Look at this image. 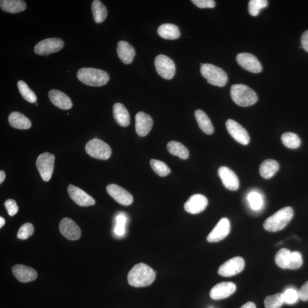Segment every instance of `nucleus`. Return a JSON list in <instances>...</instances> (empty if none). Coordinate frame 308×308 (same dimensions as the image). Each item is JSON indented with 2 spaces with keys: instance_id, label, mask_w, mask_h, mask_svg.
I'll return each instance as SVG.
<instances>
[{
  "instance_id": "nucleus-12",
  "label": "nucleus",
  "mask_w": 308,
  "mask_h": 308,
  "mask_svg": "<svg viewBox=\"0 0 308 308\" xmlns=\"http://www.w3.org/2000/svg\"><path fill=\"white\" fill-rule=\"evenodd\" d=\"M237 61L240 66L252 73H258L262 70V66L259 61L250 53H239L237 57Z\"/></svg>"
},
{
  "instance_id": "nucleus-21",
  "label": "nucleus",
  "mask_w": 308,
  "mask_h": 308,
  "mask_svg": "<svg viewBox=\"0 0 308 308\" xmlns=\"http://www.w3.org/2000/svg\"><path fill=\"white\" fill-rule=\"evenodd\" d=\"M12 272L14 277L22 283H28L35 280L38 276L36 270L21 264L13 266Z\"/></svg>"
},
{
  "instance_id": "nucleus-19",
  "label": "nucleus",
  "mask_w": 308,
  "mask_h": 308,
  "mask_svg": "<svg viewBox=\"0 0 308 308\" xmlns=\"http://www.w3.org/2000/svg\"><path fill=\"white\" fill-rule=\"evenodd\" d=\"M218 174L226 188L231 191H236L239 188V179L233 170L226 166L220 167L218 170Z\"/></svg>"
},
{
  "instance_id": "nucleus-27",
  "label": "nucleus",
  "mask_w": 308,
  "mask_h": 308,
  "mask_svg": "<svg viewBox=\"0 0 308 308\" xmlns=\"http://www.w3.org/2000/svg\"><path fill=\"white\" fill-rule=\"evenodd\" d=\"M195 117L199 127L205 134L211 135L214 132V128L211 120L202 110H196Z\"/></svg>"
},
{
  "instance_id": "nucleus-38",
  "label": "nucleus",
  "mask_w": 308,
  "mask_h": 308,
  "mask_svg": "<svg viewBox=\"0 0 308 308\" xmlns=\"http://www.w3.org/2000/svg\"><path fill=\"white\" fill-rule=\"evenodd\" d=\"M303 265V257L299 252H292L289 258L288 269H297L301 267Z\"/></svg>"
},
{
  "instance_id": "nucleus-35",
  "label": "nucleus",
  "mask_w": 308,
  "mask_h": 308,
  "mask_svg": "<svg viewBox=\"0 0 308 308\" xmlns=\"http://www.w3.org/2000/svg\"><path fill=\"white\" fill-rule=\"evenodd\" d=\"M284 303L283 294L279 293L267 296L264 300V306L265 308H280Z\"/></svg>"
},
{
  "instance_id": "nucleus-41",
  "label": "nucleus",
  "mask_w": 308,
  "mask_h": 308,
  "mask_svg": "<svg viewBox=\"0 0 308 308\" xmlns=\"http://www.w3.org/2000/svg\"><path fill=\"white\" fill-rule=\"evenodd\" d=\"M284 303L294 304L298 302L299 299V293L294 289H288L283 294Z\"/></svg>"
},
{
  "instance_id": "nucleus-28",
  "label": "nucleus",
  "mask_w": 308,
  "mask_h": 308,
  "mask_svg": "<svg viewBox=\"0 0 308 308\" xmlns=\"http://www.w3.org/2000/svg\"><path fill=\"white\" fill-rule=\"evenodd\" d=\"M158 33L163 39L166 40H176L181 36L178 26L171 24H165L160 26Z\"/></svg>"
},
{
  "instance_id": "nucleus-46",
  "label": "nucleus",
  "mask_w": 308,
  "mask_h": 308,
  "mask_svg": "<svg viewBox=\"0 0 308 308\" xmlns=\"http://www.w3.org/2000/svg\"><path fill=\"white\" fill-rule=\"evenodd\" d=\"M125 233V226L117 224L115 228V233L119 236H123Z\"/></svg>"
},
{
  "instance_id": "nucleus-30",
  "label": "nucleus",
  "mask_w": 308,
  "mask_h": 308,
  "mask_svg": "<svg viewBox=\"0 0 308 308\" xmlns=\"http://www.w3.org/2000/svg\"><path fill=\"white\" fill-rule=\"evenodd\" d=\"M91 10L95 22L102 23L104 22L108 16V10L105 6L100 1L94 0L91 5Z\"/></svg>"
},
{
  "instance_id": "nucleus-23",
  "label": "nucleus",
  "mask_w": 308,
  "mask_h": 308,
  "mask_svg": "<svg viewBox=\"0 0 308 308\" xmlns=\"http://www.w3.org/2000/svg\"><path fill=\"white\" fill-rule=\"evenodd\" d=\"M117 53L122 62L130 64L133 62L135 56L134 48L127 42L121 41L117 45Z\"/></svg>"
},
{
  "instance_id": "nucleus-25",
  "label": "nucleus",
  "mask_w": 308,
  "mask_h": 308,
  "mask_svg": "<svg viewBox=\"0 0 308 308\" xmlns=\"http://www.w3.org/2000/svg\"><path fill=\"white\" fill-rule=\"evenodd\" d=\"M113 115L117 123L121 126L127 127L130 124V115L126 108L121 103H117L114 105Z\"/></svg>"
},
{
  "instance_id": "nucleus-33",
  "label": "nucleus",
  "mask_w": 308,
  "mask_h": 308,
  "mask_svg": "<svg viewBox=\"0 0 308 308\" xmlns=\"http://www.w3.org/2000/svg\"><path fill=\"white\" fill-rule=\"evenodd\" d=\"M19 91L25 100L28 101L31 104L36 103L37 101V97L35 93L29 88L27 84L23 81H18L17 83Z\"/></svg>"
},
{
  "instance_id": "nucleus-40",
  "label": "nucleus",
  "mask_w": 308,
  "mask_h": 308,
  "mask_svg": "<svg viewBox=\"0 0 308 308\" xmlns=\"http://www.w3.org/2000/svg\"><path fill=\"white\" fill-rule=\"evenodd\" d=\"M248 199L251 207L254 210H258L261 207L262 200L259 193L251 192L248 196Z\"/></svg>"
},
{
  "instance_id": "nucleus-43",
  "label": "nucleus",
  "mask_w": 308,
  "mask_h": 308,
  "mask_svg": "<svg viewBox=\"0 0 308 308\" xmlns=\"http://www.w3.org/2000/svg\"><path fill=\"white\" fill-rule=\"evenodd\" d=\"M193 4L199 8H213L216 5L215 1L213 0H192Z\"/></svg>"
},
{
  "instance_id": "nucleus-50",
  "label": "nucleus",
  "mask_w": 308,
  "mask_h": 308,
  "mask_svg": "<svg viewBox=\"0 0 308 308\" xmlns=\"http://www.w3.org/2000/svg\"><path fill=\"white\" fill-rule=\"evenodd\" d=\"M5 223V219L1 217V218H0V228H2L3 225H4Z\"/></svg>"
},
{
  "instance_id": "nucleus-10",
  "label": "nucleus",
  "mask_w": 308,
  "mask_h": 308,
  "mask_svg": "<svg viewBox=\"0 0 308 308\" xmlns=\"http://www.w3.org/2000/svg\"><path fill=\"white\" fill-rule=\"evenodd\" d=\"M245 262L240 256L231 258L224 262L218 269L219 275L223 277H231L238 275L244 269Z\"/></svg>"
},
{
  "instance_id": "nucleus-48",
  "label": "nucleus",
  "mask_w": 308,
  "mask_h": 308,
  "mask_svg": "<svg viewBox=\"0 0 308 308\" xmlns=\"http://www.w3.org/2000/svg\"><path fill=\"white\" fill-rule=\"evenodd\" d=\"M240 308H256V306L254 303L252 302H248L244 304Z\"/></svg>"
},
{
  "instance_id": "nucleus-29",
  "label": "nucleus",
  "mask_w": 308,
  "mask_h": 308,
  "mask_svg": "<svg viewBox=\"0 0 308 308\" xmlns=\"http://www.w3.org/2000/svg\"><path fill=\"white\" fill-rule=\"evenodd\" d=\"M279 169V163L272 159H267L261 163L260 174L262 178L269 179L274 176Z\"/></svg>"
},
{
  "instance_id": "nucleus-15",
  "label": "nucleus",
  "mask_w": 308,
  "mask_h": 308,
  "mask_svg": "<svg viewBox=\"0 0 308 308\" xmlns=\"http://www.w3.org/2000/svg\"><path fill=\"white\" fill-rule=\"evenodd\" d=\"M67 191L70 198L80 206L88 207L96 203L93 197L75 185H68Z\"/></svg>"
},
{
  "instance_id": "nucleus-45",
  "label": "nucleus",
  "mask_w": 308,
  "mask_h": 308,
  "mask_svg": "<svg viewBox=\"0 0 308 308\" xmlns=\"http://www.w3.org/2000/svg\"><path fill=\"white\" fill-rule=\"evenodd\" d=\"M302 47L306 52H308V30L304 32L302 37Z\"/></svg>"
},
{
  "instance_id": "nucleus-13",
  "label": "nucleus",
  "mask_w": 308,
  "mask_h": 308,
  "mask_svg": "<svg viewBox=\"0 0 308 308\" xmlns=\"http://www.w3.org/2000/svg\"><path fill=\"white\" fill-rule=\"evenodd\" d=\"M59 228L63 237L70 241H76L81 237L79 227L70 218L62 219L60 223Z\"/></svg>"
},
{
  "instance_id": "nucleus-26",
  "label": "nucleus",
  "mask_w": 308,
  "mask_h": 308,
  "mask_svg": "<svg viewBox=\"0 0 308 308\" xmlns=\"http://www.w3.org/2000/svg\"><path fill=\"white\" fill-rule=\"evenodd\" d=\"M0 6L7 13H17L26 9V4L22 0H1Z\"/></svg>"
},
{
  "instance_id": "nucleus-18",
  "label": "nucleus",
  "mask_w": 308,
  "mask_h": 308,
  "mask_svg": "<svg viewBox=\"0 0 308 308\" xmlns=\"http://www.w3.org/2000/svg\"><path fill=\"white\" fill-rule=\"evenodd\" d=\"M237 286L233 282H222L215 285L210 292L211 298L215 300L228 298L234 294Z\"/></svg>"
},
{
  "instance_id": "nucleus-44",
  "label": "nucleus",
  "mask_w": 308,
  "mask_h": 308,
  "mask_svg": "<svg viewBox=\"0 0 308 308\" xmlns=\"http://www.w3.org/2000/svg\"><path fill=\"white\" fill-rule=\"evenodd\" d=\"M298 293L300 299L303 302L308 301V281L303 285Z\"/></svg>"
},
{
  "instance_id": "nucleus-11",
  "label": "nucleus",
  "mask_w": 308,
  "mask_h": 308,
  "mask_svg": "<svg viewBox=\"0 0 308 308\" xmlns=\"http://www.w3.org/2000/svg\"><path fill=\"white\" fill-rule=\"evenodd\" d=\"M227 131L232 137L243 145L249 143L250 137L248 132L244 127L233 120H228L226 123Z\"/></svg>"
},
{
  "instance_id": "nucleus-24",
  "label": "nucleus",
  "mask_w": 308,
  "mask_h": 308,
  "mask_svg": "<svg viewBox=\"0 0 308 308\" xmlns=\"http://www.w3.org/2000/svg\"><path fill=\"white\" fill-rule=\"evenodd\" d=\"M11 127L21 130H27L32 126L31 122L24 114L14 112L11 113L8 118Z\"/></svg>"
},
{
  "instance_id": "nucleus-49",
  "label": "nucleus",
  "mask_w": 308,
  "mask_h": 308,
  "mask_svg": "<svg viewBox=\"0 0 308 308\" xmlns=\"http://www.w3.org/2000/svg\"><path fill=\"white\" fill-rule=\"evenodd\" d=\"M5 178V174L3 171H0V184L4 181Z\"/></svg>"
},
{
  "instance_id": "nucleus-1",
  "label": "nucleus",
  "mask_w": 308,
  "mask_h": 308,
  "mask_svg": "<svg viewBox=\"0 0 308 308\" xmlns=\"http://www.w3.org/2000/svg\"><path fill=\"white\" fill-rule=\"evenodd\" d=\"M156 272L146 264H136L128 272L127 281L129 284L135 288L145 287L153 283Z\"/></svg>"
},
{
  "instance_id": "nucleus-20",
  "label": "nucleus",
  "mask_w": 308,
  "mask_h": 308,
  "mask_svg": "<svg viewBox=\"0 0 308 308\" xmlns=\"http://www.w3.org/2000/svg\"><path fill=\"white\" fill-rule=\"evenodd\" d=\"M153 121L150 116L144 112H139L135 116V129L140 136H146L151 130Z\"/></svg>"
},
{
  "instance_id": "nucleus-14",
  "label": "nucleus",
  "mask_w": 308,
  "mask_h": 308,
  "mask_svg": "<svg viewBox=\"0 0 308 308\" xmlns=\"http://www.w3.org/2000/svg\"><path fill=\"white\" fill-rule=\"evenodd\" d=\"M231 226L229 220L226 218H222L216 224L214 229L207 236V241L210 243L221 241L229 234Z\"/></svg>"
},
{
  "instance_id": "nucleus-7",
  "label": "nucleus",
  "mask_w": 308,
  "mask_h": 308,
  "mask_svg": "<svg viewBox=\"0 0 308 308\" xmlns=\"http://www.w3.org/2000/svg\"><path fill=\"white\" fill-rule=\"evenodd\" d=\"M55 161V155L49 153L41 154L37 159V168L42 179L45 182L51 180L54 170Z\"/></svg>"
},
{
  "instance_id": "nucleus-16",
  "label": "nucleus",
  "mask_w": 308,
  "mask_h": 308,
  "mask_svg": "<svg viewBox=\"0 0 308 308\" xmlns=\"http://www.w3.org/2000/svg\"><path fill=\"white\" fill-rule=\"evenodd\" d=\"M208 203L206 197L201 194H194L185 203V210L189 214H199L205 210Z\"/></svg>"
},
{
  "instance_id": "nucleus-37",
  "label": "nucleus",
  "mask_w": 308,
  "mask_h": 308,
  "mask_svg": "<svg viewBox=\"0 0 308 308\" xmlns=\"http://www.w3.org/2000/svg\"><path fill=\"white\" fill-rule=\"evenodd\" d=\"M268 3L266 0H251L248 4V11L252 16H257L261 9L268 6Z\"/></svg>"
},
{
  "instance_id": "nucleus-34",
  "label": "nucleus",
  "mask_w": 308,
  "mask_h": 308,
  "mask_svg": "<svg viewBox=\"0 0 308 308\" xmlns=\"http://www.w3.org/2000/svg\"><path fill=\"white\" fill-rule=\"evenodd\" d=\"M150 165L154 172L161 177H165L170 173L171 170L165 163L159 160L151 159Z\"/></svg>"
},
{
  "instance_id": "nucleus-32",
  "label": "nucleus",
  "mask_w": 308,
  "mask_h": 308,
  "mask_svg": "<svg viewBox=\"0 0 308 308\" xmlns=\"http://www.w3.org/2000/svg\"><path fill=\"white\" fill-rule=\"evenodd\" d=\"M281 140L285 146L291 149H296L301 145L299 136L293 132H286L281 136Z\"/></svg>"
},
{
  "instance_id": "nucleus-9",
  "label": "nucleus",
  "mask_w": 308,
  "mask_h": 308,
  "mask_svg": "<svg viewBox=\"0 0 308 308\" xmlns=\"http://www.w3.org/2000/svg\"><path fill=\"white\" fill-rule=\"evenodd\" d=\"M64 47V42L57 38H51L39 42L34 47V52L38 55L49 56L52 53L62 50Z\"/></svg>"
},
{
  "instance_id": "nucleus-6",
  "label": "nucleus",
  "mask_w": 308,
  "mask_h": 308,
  "mask_svg": "<svg viewBox=\"0 0 308 308\" xmlns=\"http://www.w3.org/2000/svg\"><path fill=\"white\" fill-rule=\"evenodd\" d=\"M85 150L90 157L101 160L108 159L112 153L109 144L98 139H91L87 142Z\"/></svg>"
},
{
  "instance_id": "nucleus-31",
  "label": "nucleus",
  "mask_w": 308,
  "mask_h": 308,
  "mask_svg": "<svg viewBox=\"0 0 308 308\" xmlns=\"http://www.w3.org/2000/svg\"><path fill=\"white\" fill-rule=\"evenodd\" d=\"M169 153L182 159H187L189 157V151L187 148L180 142L171 141L167 146Z\"/></svg>"
},
{
  "instance_id": "nucleus-17",
  "label": "nucleus",
  "mask_w": 308,
  "mask_h": 308,
  "mask_svg": "<svg viewBox=\"0 0 308 308\" xmlns=\"http://www.w3.org/2000/svg\"><path fill=\"white\" fill-rule=\"evenodd\" d=\"M106 190L114 200L122 205H129L133 202L131 194L119 185H109L107 186Z\"/></svg>"
},
{
  "instance_id": "nucleus-22",
  "label": "nucleus",
  "mask_w": 308,
  "mask_h": 308,
  "mask_svg": "<svg viewBox=\"0 0 308 308\" xmlns=\"http://www.w3.org/2000/svg\"><path fill=\"white\" fill-rule=\"evenodd\" d=\"M49 97L52 104L61 109L68 110L73 106L70 98L60 90H51L49 93Z\"/></svg>"
},
{
  "instance_id": "nucleus-42",
  "label": "nucleus",
  "mask_w": 308,
  "mask_h": 308,
  "mask_svg": "<svg viewBox=\"0 0 308 308\" xmlns=\"http://www.w3.org/2000/svg\"><path fill=\"white\" fill-rule=\"evenodd\" d=\"M7 213L10 216H14L18 211V207L16 201L13 199H7L4 203Z\"/></svg>"
},
{
  "instance_id": "nucleus-36",
  "label": "nucleus",
  "mask_w": 308,
  "mask_h": 308,
  "mask_svg": "<svg viewBox=\"0 0 308 308\" xmlns=\"http://www.w3.org/2000/svg\"><path fill=\"white\" fill-rule=\"evenodd\" d=\"M291 251L287 248L280 249L275 256V262L279 267L282 269H288L289 258Z\"/></svg>"
},
{
  "instance_id": "nucleus-8",
  "label": "nucleus",
  "mask_w": 308,
  "mask_h": 308,
  "mask_svg": "<svg viewBox=\"0 0 308 308\" xmlns=\"http://www.w3.org/2000/svg\"><path fill=\"white\" fill-rule=\"evenodd\" d=\"M155 66L158 74L165 79H172L176 74V64L165 55H160L156 57Z\"/></svg>"
},
{
  "instance_id": "nucleus-5",
  "label": "nucleus",
  "mask_w": 308,
  "mask_h": 308,
  "mask_svg": "<svg viewBox=\"0 0 308 308\" xmlns=\"http://www.w3.org/2000/svg\"><path fill=\"white\" fill-rule=\"evenodd\" d=\"M200 72L203 77L210 84L223 87L228 81V76L221 68L210 63H204L201 66Z\"/></svg>"
},
{
  "instance_id": "nucleus-4",
  "label": "nucleus",
  "mask_w": 308,
  "mask_h": 308,
  "mask_svg": "<svg viewBox=\"0 0 308 308\" xmlns=\"http://www.w3.org/2000/svg\"><path fill=\"white\" fill-rule=\"evenodd\" d=\"M231 96L236 104L242 107H248L255 104L258 97L250 87L243 84H235L231 86Z\"/></svg>"
},
{
  "instance_id": "nucleus-47",
  "label": "nucleus",
  "mask_w": 308,
  "mask_h": 308,
  "mask_svg": "<svg viewBox=\"0 0 308 308\" xmlns=\"http://www.w3.org/2000/svg\"><path fill=\"white\" fill-rule=\"evenodd\" d=\"M117 224L119 225L125 226L126 223V218L123 215H119L117 217Z\"/></svg>"
},
{
  "instance_id": "nucleus-3",
  "label": "nucleus",
  "mask_w": 308,
  "mask_h": 308,
  "mask_svg": "<svg viewBox=\"0 0 308 308\" xmlns=\"http://www.w3.org/2000/svg\"><path fill=\"white\" fill-rule=\"evenodd\" d=\"M77 78L85 85L90 86H102L109 81V74L98 68L83 67L77 72Z\"/></svg>"
},
{
  "instance_id": "nucleus-2",
  "label": "nucleus",
  "mask_w": 308,
  "mask_h": 308,
  "mask_svg": "<svg viewBox=\"0 0 308 308\" xmlns=\"http://www.w3.org/2000/svg\"><path fill=\"white\" fill-rule=\"evenodd\" d=\"M294 214V209L291 207L281 208L265 220L264 228L266 231L272 233L283 230L291 221Z\"/></svg>"
},
{
  "instance_id": "nucleus-39",
  "label": "nucleus",
  "mask_w": 308,
  "mask_h": 308,
  "mask_svg": "<svg viewBox=\"0 0 308 308\" xmlns=\"http://www.w3.org/2000/svg\"><path fill=\"white\" fill-rule=\"evenodd\" d=\"M34 231L33 224L26 223L20 227L17 233V238L21 240H25L29 238L33 234Z\"/></svg>"
}]
</instances>
